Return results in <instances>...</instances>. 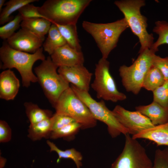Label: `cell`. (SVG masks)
<instances>
[{"label":"cell","instance_id":"obj_1","mask_svg":"<svg viewBox=\"0 0 168 168\" xmlns=\"http://www.w3.org/2000/svg\"><path fill=\"white\" fill-rule=\"evenodd\" d=\"M41 47L35 52L29 54L18 51L11 48L7 42L3 43L0 48V58L2 63L1 69L15 68L19 72L23 86L28 87L31 82H38L37 77L32 71V67L38 60L45 59Z\"/></svg>","mask_w":168,"mask_h":168},{"label":"cell","instance_id":"obj_2","mask_svg":"<svg viewBox=\"0 0 168 168\" xmlns=\"http://www.w3.org/2000/svg\"><path fill=\"white\" fill-rule=\"evenodd\" d=\"M91 0H48L39 7L40 14L52 23L76 25Z\"/></svg>","mask_w":168,"mask_h":168},{"label":"cell","instance_id":"obj_3","mask_svg":"<svg viewBox=\"0 0 168 168\" xmlns=\"http://www.w3.org/2000/svg\"><path fill=\"white\" fill-rule=\"evenodd\" d=\"M114 4L124 16L132 32L137 36L141 44L139 53L150 49L153 44L152 34L147 30V19L140 12L141 8L145 5L144 0H117Z\"/></svg>","mask_w":168,"mask_h":168},{"label":"cell","instance_id":"obj_4","mask_svg":"<svg viewBox=\"0 0 168 168\" xmlns=\"http://www.w3.org/2000/svg\"><path fill=\"white\" fill-rule=\"evenodd\" d=\"M82 25L83 29L94 39L101 53L102 58L105 59L116 47L120 35L129 27L124 18L106 23L84 21Z\"/></svg>","mask_w":168,"mask_h":168},{"label":"cell","instance_id":"obj_5","mask_svg":"<svg viewBox=\"0 0 168 168\" xmlns=\"http://www.w3.org/2000/svg\"><path fill=\"white\" fill-rule=\"evenodd\" d=\"M53 107L56 113L72 118L81 125L82 129L96 125L97 120L70 86L62 93Z\"/></svg>","mask_w":168,"mask_h":168},{"label":"cell","instance_id":"obj_6","mask_svg":"<svg viewBox=\"0 0 168 168\" xmlns=\"http://www.w3.org/2000/svg\"><path fill=\"white\" fill-rule=\"evenodd\" d=\"M58 68L49 56L34 69L38 82L53 106L62 93L70 87L69 83L57 72Z\"/></svg>","mask_w":168,"mask_h":168},{"label":"cell","instance_id":"obj_7","mask_svg":"<svg viewBox=\"0 0 168 168\" xmlns=\"http://www.w3.org/2000/svg\"><path fill=\"white\" fill-rule=\"evenodd\" d=\"M155 53L151 49L139 53L137 59L131 65H124L119 68V75L123 85L128 92L138 94L142 87L145 76L153 65Z\"/></svg>","mask_w":168,"mask_h":168},{"label":"cell","instance_id":"obj_8","mask_svg":"<svg viewBox=\"0 0 168 168\" xmlns=\"http://www.w3.org/2000/svg\"><path fill=\"white\" fill-rule=\"evenodd\" d=\"M77 96L87 107L94 118L106 125L108 132L112 138L121 134L128 133V130L118 121L112 111L106 106L103 100L97 101L93 98L89 92L81 90L71 84L70 86Z\"/></svg>","mask_w":168,"mask_h":168},{"label":"cell","instance_id":"obj_9","mask_svg":"<svg viewBox=\"0 0 168 168\" xmlns=\"http://www.w3.org/2000/svg\"><path fill=\"white\" fill-rule=\"evenodd\" d=\"M110 63L101 58L96 64L95 78L91 86L96 92L97 97L114 102L126 99V95L118 91L110 71Z\"/></svg>","mask_w":168,"mask_h":168},{"label":"cell","instance_id":"obj_10","mask_svg":"<svg viewBox=\"0 0 168 168\" xmlns=\"http://www.w3.org/2000/svg\"><path fill=\"white\" fill-rule=\"evenodd\" d=\"M123 150L110 168H152L153 163L145 148L128 133Z\"/></svg>","mask_w":168,"mask_h":168},{"label":"cell","instance_id":"obj_11","mask_svg":"<svg viewBox=\"0 0 168 168\" xmlns=\"http://www.w3.org/2000/svg\"><path fill=\"white\" fill-rule=\"evenodd\" d=\"M112 111L119 123L132 136L155 126L148 118L137 111H130L117 105Z\"/></svg>","mask_w":168,"mask_h":168},{"label":"cell","instance_id":"obj_12","mask_svg":"<svg viewBox=\"0 0 168 168\" xmlns=\"http://www.w3.org/2000/svg\"><path fill=\"white\" fill-rule=\"evenodd\" d=\"M57 72L69 83L81 90L89 92L93 73L83 65L60 67Z\"/></svg>","mask_w":168,"mask_h":168},{"label":"cell","instance_id":"obj_13","mask_svg":"<svg viewBox=\"0 0 168 168\" xmlns=\"http://www.w3.org/2000/svg\"><path fill=\"white\" fill-rule=\"evenodd\" d=\"M7 42L15 49L33 54L41 48L43 41L31 32L21 28L7 40Z\"/></svg>","mask_w":168,"mask_h":168},{"label":"cell","instance_id":"obj_14","mask_svg":"<svg viewBox=\"0 0 168 168\" xmlns=\"http://www.w3.org/2000/svg\"><path fill=\"white\" fill-rule=\"evenodd\" d=\"M50 57L58 68L83 65L84 62L82 51L72 48L67 44L56 49Z\"/></svg>","mask_w":168,"mask_h":168},{"label":"cell","instance_id":"obj_15","mask_svg":"<svg viewBox=\"0 0 168 168\" xmlns=\"http://www.w3.org/2000/svg\"><path fill=\"white\" fill-rule=\"evenodd\" d=\"M20 82L14 72L7 69L0 74V98L7 100H13L19 91Z\"/></svg>","mask_w":168,"mask_h":168},{"label":"cell","instance_id":"obj_16","mask_svg":"<svg viewBox=\"0 0 168 168\" xmlns=\"http://www.w3.org/2000/svg\"><path fill=\"white\" fill-rule=\"evenodd\" d=\"M132 137L136 139L148 140L154 142L157 146L164 145L168 147V121L143 130Z\"/></svg>","mask_w":168,"mask_h":168},{"label":"cell","instance_id":"obj_17","mask_svg":"<svg viewBox=\"0 0 168 168\" xmlns=\"http://www.w3.org/2000/svg\"><path fill=\"white\" fill-rule=\"evenodd\" d=\"M135 110L148 118L154 126L168 121V109L154 101L148 105L136 106Z\"/></svg>","mask_w":168,"mask_h":168},{"label":"cell","instance_id":"obj_18","mask_svg":"<svg viewBox=\"0 0 168 168\" xmlns=\"http://www.w3.org/2000/svg\"><path fill=\"white\" fill-rule=\"evenodd\" d=\"M52 24L50 21L46 18H33L23 19L21 26V28L31 32L44 41Z\"/></svg>","mask_w":168,"mask_h":168},{"label":"cell","instance_id":"obj_19","mask_svg":"<svg viewBox=\"0 0 168 168\" xmlns=\"http://www.w3.org/2000/svg\"><path fill=\"white\" fill-rule=\"evenodd\" d=\"M48 34L43 46L44 50L51 55L56 49L67 43L54 24L52 23Z\"/></svg>","mask_w":168,"mask_h":168},{"label":"cell","instance_id":"obj_20","mask_svg":"<svg viewBox=\"0 0 168 168\" xmlns=\"http://www.w3.org/2000/svg\"><path fill=\"white\" fill-rule=\"evenodd\" d=\"M51 118L30 124L28 129V137L33 141L39 140L43 138H49L52 132Z\"/></svg>","mask_w":168,"mask_h":168},{"label":"cell","instance_id":"obj_21","mask_svg":"<svg viewBox=\"0 0 168 168\" xmlns=\"http://www.w3.org/2000/svg\"><path fill=\"white\" fill-rule=\"evenodd\" d=\"M55 24L67 44L72 48L82 51V47L78 37L76 25Z\"/></svg>","mask_w":168,"mask_h":168},{"label":"cell","instance_id":"obj_22","mask_svg":"<svg viewBox=\"0 0 168 168\" xmlns=\"http://www.w3.org/2000/svg\"><path fill=\"white\" fill-rule=\"evenodd\" d=\"M164 77L160 70L152 65L146 73L142 83V87L153 91L162 85L165 81Z\"/></svg>","mask_w":168,"mask_h":168},{"label":"cell","instance_id":"obj_23","mask_svg":"<svg viewBox=\"0 0 168 168\" xmlns=\"http://www.w3.org/2000/svg\"><path fill=\"white\" fill-rule=\"evenodd\" d=\"M24 105L27 117L30 124L37 123L44 119L50 118L52 112L48 110L42 109L36 104L32 102H25Z\"/></svg>","mask_w":168,"mask_h":168},{"label":"cell","instance_id":"obj_24","mask_svg":"<svg viewBox=\"0 0 168 168\" xmlns=\"http://www.w3.org/2000/svg\"><path fill=\"white\" fill-rule=\"evenodd\" d=\"M46 142L50 148V152L54 151L58 155L57 163H58L62 158L70 159L75 163L76 168H82V156L81 153L74 148L63 151L59 149L54 143L48 140Z\"/></svg>","mask_w":168,"mask_h":168},{"label":"cell","instance_id":"obj_25","mask_svg":"<svg viewBox=\"0 0 168 168\" xmlns=\"http://www.w3.org/2000/svg\"><path fill=\"white\" fill-rule=\"evenodd\" d=\"M37 0H10L5 3V7L0 12V24H4L12 19L11 15L24 5L38 1Z\"/></svg>","mask_w":168,"mask_h":168},{"label":"cell","instance_id":"obj_26","mask_svg":"<svg viewBox=\"0 0 168 168\" xmlns=\"http://www.w3.org/2000/svg\"><path fill=\"white\" fill-rule=\"evenodd\" d=\"M155 24L153 31L158 35V38L150 49L155 53L158 50V48L161 45L168 44V22L159 21H156Z\"/></svg>","mask_w":168,"mask_h":168},{"label":"cell","instance_id":"obj_27","mask_svg":"<svg viewBox=\"0 0 168 168\" xmlns=\"http://www.w3.org/2000/svg\"><path fill=\"white\" fill-rule=\"evenodd\" d=\"M81 129V125L78 123L75 122L68 124L63 127L52 131L49 138L52 139L63 138H71Z\"/></svg>","mask_w":168,"mask_h":168},{"label":"cell","instance_id":"obj_28","mask_svg":"<svg viewBox=\"0 0 168 168\" xmlns=\"http://www.w3.org/2000/svg\"><path fill=\"white\" fill-rule=\"evenodd\" d=\"M23 19L18 13L7 23L0 27V37L3 40H7L12 36L20 26Z\"/></svg>","mask_w":168,"mask_h":168},{"label":"cell","instance_id":"obj_29","mask_svg":"<svg viewBox=\"0 0 168 168\" xmlns=\"http://www.w3.org/2000/svg\"><path fill=\"white\" fill-rule=\"evenodd\" d=\"M152 92L153 101L168 109V80Z\"/></svg>","mask_w":168,"mask_h":168},{"label":"cell","instance_id":"obj_30","mask_svg":"<svg viewBox=\"0 0 168 168\" xmlns=\"http://www.w3.org/2000/svg\"><path fill=\"white\" fill-rule=\"evenodd\" d=\"M152 168H168V147L156 151Z\"/></svg>","mask_w":168,"mask_h":168},{"label":"cell","instance_id":"obj_31","mask_svg":"<svg viewBox=\"0 0 168 168\" xmlns=\"http://www.w3.org/2000/svg\"><path fill=\"white\" fill-rule=\"evenodd\" d=\"M39 7H36L30 3L24 5L18 11L19 13L22 17L23 19L33 18H46L40 14L39 11Z\"/></svg>","mask_w":168,"mask_h":168},{"label":"cell","instance_id":"obj_32","mask_svg":"<svg viewBox=\"0 0 168 168\" xmlns=\"http://www.w3.org/2000/svg\"><path fill=\"white\" fill-rule=\"evenodd\" d=\"M51 119L52 131L60 128L71 123L76 122L71 117L56 113L53 114Z\"/></svg>","mask_w":168,"mask_h":168},{"label":"cell","instance_id":"obj_33","mask_svg":"<svg viewBox=\"0 0 168 168\" xmlns=\"http://www.w3.org/2000/svg\"><path fill=\"white\" fill-rule=\"evenodd\" d=\"M153 65L160 70L166 81L168 80V57L161 58L155 54L153 59Z\"/></svg>","mask_w":168,"mask_h":168},{"label":"cell","instance_id":"obj_34","mask_svg":"<svg viewBox=\"0 0 168 168\" xmlns=\"http://www.w3.org/2000/svg\"><path fill=\"white\" fill-rule=\"evenodd\" d=\"M12 137L11 129L8 124L5 121H0V142H9Z\"/></svg>","mask_w":168,"mask_h":168},{"label":"cell","instance_id":"obj_35","mask_svg":"<svg viewBox=\"0 0 168 168\" xmlns=\"http://www.w3.org/2000/svg\"><path fill=\"white\" fill-rule=\"evenodd\" d=\"M6 162V160L2 157H0V168H3Z\"/></svg>","mask_w":168,"mask_h":168},{"label":"cell","instance_id":"obj_36","mask_svg":"<svg viewBox=\"0 0 168 168\" xmlns=\"http://www.w3.org/2000/svg\"><path fill=\"white\" fill-rule=\"evenodd\" d=\"M5 0H0V12L2 10V7L3 5H4L5 4Z\"/></svg>","mask_w":168,"mask_h":168}]
</instances>
